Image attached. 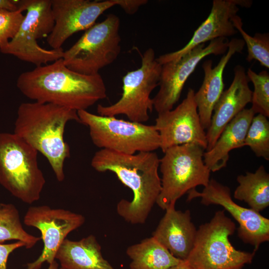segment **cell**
Wrapping results in <instances>:
<instances>
[{
  "mask_svg": "<svg viewBox=\"0 0 269 269\" xmlns=\"http://www.w3.org/2000/svg\"><path fill=\"white\" fill-rule=\"evenodd\" d=\"M160 159L154 151L127 154L106 149L96 151L91 164L98 172L110 171L133 193L131 201L121 200L117 212L132 224H144L161 189Z\"/></svg>",
  "mask_w": 269,
  "mask_h": 269,
  "instance_id": "6da1fadb",
  "label": "cell"
},
{
  "mask_svg": "<svg viewBox=\"0 0 269 269\" xmlns=\"http://www.w3.org/2000/svg\"><path fill=\"white\" fill-rule=\"evenodd\" d=\"M16 86L28 99L77 112L87 110L105 99L107 89L101 76L84 75L68 68L62 58L21 73Z\"/></svg>",
  "mask_w": 269,
  "mask_h": 269,
  "instance_id": "7a4b0ae2",
  "label": "cell"
},
{
  "mask_svg": "<svg viewBox=\"0 0 269 269\" xmlns=\"http://www.w3.org/2000/svg\"><path fill=\"white\" fill-rule=\"evenodd\" d=\"M71 121L80 123L75 110L33 102L19 106L14 123L13 133L46 158L59 182L64 179V163L70 155L64 133L67 123Z\"/></svg>",
  "mask_w": 269,
  "mask_h": 269,
  "instance_id": "3957f363",
  "label": "cell"
},
{
  "mask_svg": "<svg viewBox=\"0 0 269 269\" xmlns=\"http://www.w3.org/2000/svg\"><path fill=\"white\" fill-rule=\"evenodd\" d=\"M37 153L15 134L0 133V184L28 204L40 199L46 182L38 166Z\"/></svg>",
  "mask_w": 269,
  "mask_h": 269,
  "instance_id": "277c9868",
  "label": "cell"
},
{
  "mask_svg": "<svg viewBox=\"0 0 269 269\" xmlns=\"http://www.w3.org/2000/svg\"><path fill=\"white\" fill-rule=\"evenodd\" d=\"M235 230L225 210L216 211L197 229L193 247L185 261L194 269H242L252 263L256 252L236 250L229 240Z\"/></svg>",
  "mask_w": 269,
  "mask_h": 269,
  "instance_id": "5b68a950",
  "label": "cell"
},
{
  "mask_svg": "<svg viewBox=\"0 0 269 269\" xmlns=\"http://www.w3.org/2000/svg\"><path fill=\"white\" fill-rule=\"evenodd\" d=\"M200 146L188 143L167 149L160 159L161 189L156 203L165 210L178 199L199 185L206 186L210 170L206 166Z\"/></svg>",
  "mask_w": 269,
  "mask_h": 269,
  "instance_id": "8992f818",
  "label": "cell"
},
{
  "mask_svg": "<svg viewBox=\"0 0 269 269\" xmlns=\"http://www.w3.org/2000/svg\"><path fill=\"white\" fill-rule=\"evenodd\" d=\"M81 123L89 128L97 147L127 154L160 148V136L154 125L102 116L87 110L77 111Z\"/></svg>",
  "mask_w": 269,
  "mask_h": 269,
  "instance_id": "52a82bcc",
  "label": "cell"
},
{
  "mask_svg": "<svg viewBox=\"0 0 269 269\" xmlns=\"http://www.w3.org/2000/svg\"><path fill=\"white\" fill-rule=\"evenodd\" d=\"M120 20L113 13L89 29L69 49L62 59L70 69L79 73L98 74L103 68L113 63L121 52Z\"/></svg>",
  "mask_w": 269,
  "mask_h": 269,
  "instance_id": "ba28073f",
  "label": "cell"
},
{
  "mask_svg": "<svg viewBox=\"0 0 269 269\" xmlns=\"http://www.w3.org/2000/svg\"><path fill=\"white\" fill-rule=\"evenodd\" d=\"M18 9L26 11V14L16 35L0 51L36 66L47 64L62 58L64 50L45 49L37 40L48 36L54 26L51 0H17Z\"/></svg>",
  "mask_w": 269,
  "mask_h": 269,
  "instance_id": "9c48e42d",
  "label": "cell"
},
{
  "mask_svg": "<svg viewBox=\"0 0 269 269\" xmlns=\"http://www.w3.org/2000/svg\"><path fill=\"white\" fill-rule=\"evenodd\" d=\"M161 65L157 61L154 50L149 48L141 56L140 66L128 72L123 78V93L120 99L109 106L98 105L97 111L102 116H126L130 121L143 123L153 110L150 94L159 85Z\"/></svg>",
  "mask_w": 269,
  "mask_h": 269,
  "instance_id": "30bf717a",
  "label": "cell"
},
{
  "mask_svg": "<svg viewBox=\"0 0 269 269\" xmlns=\"http://www.w3.org/2000/svg\"><path fill=\"white\" fill-rule=\"evenodd\" d=\"M229 41L227 38H218L209 44H200L179 58L161 65L159 89L152 98L153 109L159 114L173 109L178 101L184 84L205 57L225 54Z\"/></svg>",
  "mask_w": 269,
  "mask_h": 269,
  "instance_id": "8fae6325",
  "label": "cell"
},
{
  "mask_svg": "<svg viewBox=\"0 0 269 269\" xmlns=\"http://www.w3.org/2000/svg\"><path fill=\"white\" fill-rule=\"evenodd\" d=\"M85 221L82 215L64 209L52 208L47 205L29 207L23 223L39 230L43 248L37 259L27 264L26 269H40L44 263H52L67 235L83 225Z\"/></svg>",
  "mask_w": 269,
  "mask_h": 269,
  "instance_id": "7c38bea8",
  "label": "cell"
},
{
  "mask_svg": "<svg viewBox=\"0 0 269 269\" xmlns=\"http://www.w3.org/2000/svg\"><path fill=\"white\" fill-rule=\"evenodd\" d=\"M187 201L201 198V203L206 206L215 204L222 206L237 222L238 235L242 241L254 247L257 251L260 245L269 241V219L251 208L239 205L231 196L227 186L214 179H210L201 192L193 189L188 192Z\"/></svg>",
  "mask_w": 269,
  "mask_h": 269,
  "instance_id": "4fadbf2b",
  "label": "cell"
},
{
  "mask_svg": "<svg viewBox=\"0 0 269 269\" xmlns=\"http://www.w3.org/2000/svg\"><path fill=\"white\" fill-rule=\"evenodd\" d=\"M189 88L185 99L174 109L158 114L154 125L160 139L161 150L176 145L194 143L206 150V134L201 123L194 99Z\"/></svg>",
  "mask_w": 269,
  "mask_h": 269,
  "instance_id": "5bb4252c",
  "label": "cell"
},
{
  "mask_svg": "<svg viewBox=\"0 0 269 269\" xmlns=\"http://www.w3.org/2000/svg\"><path fill=\"white\" fill-rule=\"evenodd\" d=\"M115 5L114 0H51L55 23L47 37L48 44L52 49L61 48L71 35L90 28L102 14Z\"/></svg>",
  "mask_w": 269,
  "mask_h": 269,
  "instance_id": "9a60e30c",
  "label": "cell"
},
{
  "mask_svg": "<svg viewBox=\"0 0 269 269\" xmlns=\"http://www.w3.org/2000/svg\"><path fill=\"white\" fill-rule=\"evenodd\" d=\"M250 0H214L208 17L195 31L193 36L181 49L166 53L156 58L161 64L176 60L196 46L213 39L232 36L238 33L233 18L239 10V6L249 7Z\"/></svg>",
  "mask_w": 269,
  "mask_h": 269,
  "instance_id": "2e32d148",
  "label": "cell"
},
{
  "mask_svg": "<svg viewBox=\"0 0 269 269\" xmlns=\"http://www.w3.org/2000/svg\"><path fill=\"white\" fill-rule=\"evenodd\" d=\"M234 72L231 85L223 91L214 108L210 125L206 133V151L213 146L228 124L251 103L252 91L249 86V80L245 68L238 65Z\"/></svg>",
  "mask_w": 269,
  "mask_h": 269,
  "instance_id": "e0dca14e",
  "label": "cell"
},
{
  "mask_svg": "<svg viewBox=\"0 0 269 269\" xmlns=\"http://www.w3.org/2000/svg\"><path fill=\"white\" fill-rule=\"evenodd\" d=\"M245 45L242 39L233 38L229 41L228 50L218 64L212 67V61L205 60L202 64L204 77L194 99L201 123L204 130L210 127L214 108L224 91L223 72L231 57L241 53Z\"/></svg>",
  "mask_w": 269,
  "mask_h": 269,
  "instance_id": "ac0fdd59",
  "label": "cell"
},
{
  "mask_svg": "<svg viewBox=\"0 0 269 269\" xmlns=\"http://www.w3.org/2000/svg\"><path fill=\"white\" fill-rule=\"evenodd\" d=\"M196 233L190 211L177 210L171 206L165 210L152 237L173 256L185 261L193 247Z\"/></svg>",
  "mask_w": 269,
  "mask_h": 269,
  "instance_id": "d6986e66",
  "label": "cell"
},
{
  "mask_svg": "<svg viewBox=\"0 0 269 269\" xmlns=\"http://www.w3.org/2000/svg\"><path fill=\"white\" fill-rule=\"evenodd\" d=\"M255 115L251 108L243 110L226 126L213 146L204 152V161L211 172L225 167L230 152L245 146L247 133Z\"/></svg>",
  "mask_w": 269,
  "mask_h": 269,
  "instance_id": "ffe728a7",
  "label": "cell"
},
{
  "mask_svg": "<svg viewBox=\"0 0 269 269\" xmlns=\"http://www.w3.org/2000/svg\"><path fill=\"white\" fill-rule=\"evenodd\" d=\"M64 269H116L103 257L93 235L79 241L66 239L55 256Z\"/></svg>",
  "mask_w": 269,
  "mask_h": 269,
  "instance_id": "44dd1931",
  "label": "cell"
},
{
  "mask_svg": "<svg viewBox=\"0 0 269 269\" xmlns=\"http://www.w3.org/2000/svg\"><path fill=\"white\" fill-rule=\"evenodd\" d=\"M130 269H168L183 260L173 256L154 238H145L126 250Z\"/></svg>",
  "mask_w": 269,
  "mask_h": 269,
  "instance_id": "7402d4cb",
  "label": "cell"
},
{
  "mask_svg": "<svg viewBox=\"0 0 269 269\" xmlns=\"http://www.w3.org/2000/svg\"><path fill=\"white\" fill-rule=\"evenodd\" d=\"M239 184L234 198L244 201L252 210L260 212L269 206V174L264 165L255 172H246L237 178Z\"/></svg>",
  "mask_w": 269,
  "mask_h": 269,
  "instance_id": "603a6c76",
  "label": "cell"
},
{
  "mask_svg": "<svg viewBox=\"0 0 269 269\" xmlns=\"http://www.w3.org/2000/svg\"><path fill=\"white\" fill-rule=\"evenodd\" d=\"M28 233L23 228L19 213L11 203H0V243L9 240L23 243L25 248L30 249L40 240Z\"/></svg>",
  "mask_w": 269,
  "mask_h": 269,
  "instance_id": "cb8c5ba5",
  "label": "cell"
},
{
  "mask_svg": "<svg viewBox=\"0 0 269 269\" xmlns=\"http://www.w3.org/2000/svg\"><path fill=\"white\" fill-rule=\"evenodd\" d=\"M267 117L258 114L253 117L245 140L248 146L259 157L269 160V121Z\"/></svg>",
  "mask_w": 269,
  "mask_h": 269,
  "instance_id": "d4e9b609",
  "label": "cell"
},
{
  "mask_svg": "<svg viewBox=\"0 0 269 269\" xmlns=\"http://www.w3.org/2000/svg\"><path fill=\"white\" fill-rule=\"evenodd\" d=\"M235 27L243 37L248 50L247 60L258 61L267 68H269V33H256L254 36L248 34L243 28L241 18L236 15L233 18Z\"/></svg>",
  "mask_w": 269,
  "mask_h": 269,
  "instance_id": "484cf974",
  "label": "cell"
},
{
  "mask_svg": "<svg viewBox=\"0 0 269 269\" xmlns=\"http://www.w3.org/2000/svg\"><path fill=\"white\" fill-rule=\"evenodd\" d=\"M247 76L254 85L251 108L255 114L269 117V74L266 70L257 74L249 69Z\"/></svg>",
  "mask_w": 269,
  "mask_h": 269,
  "instance_id": "4316f807",
  "label": "cell"
},
{
  "mask_svg": "<svg viewBox=\"0 0 269 269\" xmlns=\"http://www.w3.org/2000/svg\"><path fill=\"white\" fill-rule=\"evenodd\" d=\"M22 12L0 8V51L18 32L24 17Z\"/></svg>",
  "mask_w": 269,
  "mask_h": 269,
  "instance_id": "83f0119b",
  "label": "cell"
},
{
  "mask_svg": "<svg viewBox=\"0 0 269 269\" xmlns=\"http://www.w3.org/2000/svg\"><path fill=\"white\" fill-rule=\"evenodd\" d=\"M21 247H25V245L20 241L10 244L0 243V269H7L8 256L14 250Z\"/></svg>",
  "mask_w": 269,
  "mask_h": 269,
  "instance_id": "f1b7e54d",
  "label": "cell"
},
{
  "mask_svg": "<svg viewBox=\"0 0 269 269\" xmlns=\"http://www.w3.org/2000/svg\"><path fill=\"white\" fill-rule=\"evenodd\" d=\"M116 5L120 6L128 14H134L140 6L146 4L147 0H114Z\"/></svg>",
  "mask_w": 269,
  "mask_h": 269,
  "instance_id": "f546056e",
  "label": "cell"
},
{
  "mask_svg": "<svg viewBox=\"0 0 269 269\" xmlns=\"http://www.w3.org/2000/svg\"><path fill=\"white\" fill-rule=\"evenodd\" d=\"M17 0H0V8H5L10 10L18 9Z\"/></svg>",
  "mask_w": 269,
  "mask_h": 269,
  "instance_id": "4dcf8cb0",
  "label": "cell"
},
{
  "mask_svg": "<svg viewBox=\"0 0 269 269\" xmlns=\"http://www.w3.org/2000/svg\"><path fill=\"white\" fill-rule=\"evenodd\" d=\"M168 269H194L185 261H183L181 263L177 265L172 267Z\"/></svg>",
  "mask_w": 269,
  "mask_h": 269,
  "instance_id": "1f68e13d",
  "label": "cell"
},
{
  "mask_svg": "<svg viewBox=\"0 0 269 269\" xmlns=\"http://www.w3.org/2000/svg\"><path fill=\"white\" fill-rule=\"evenodd\" d=\"M47 269H60L59 265L56 260L49 264Z\"/></svg>",
  "mask_w": 269,
  "mask_h": 269,
  "instance_id": "d6a6232c",
  "label": "cell"
},
{
  "mask_svg": "<svg viewBox=\"0 0 269 269\" xmlns=\"http://www.w3.org/2000/svg\"><path fill=\"white\" fill-rule=\"evenodd\" d=\"M60 269H63V268H61V267H60Z\"/></svg>",
  "mask_w": 269,
  "mask_h": 269,
  "instance_id": "836d02e7",
  "label": "cell"
}]
</instances>
